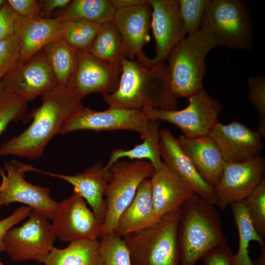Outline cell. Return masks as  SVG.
Returning a JSON list of instances; mask_svg holds the SVG:
<instances>
[{"mask_svg": "<svg viewBox=\"0 0 265 265\" xmlns=\"http://www.w3.org/2000/svg\"><path fill=\"white\" fill-rule=\"evenodd\" d=\"M142 52L136 59L124 57L117 89L103 95L109 107L143 110L148 107L175 110L177 99L172 95L168 82L166 66L150 65Z\"/></svg>", "mask_w": 265, "mask_h": 265, "instance_id": "cell-1", "label": "cell"}, {"mask_svg": "<svg viewBox=\"0 0 265 265\" xmlns=\"http://www.w3.org/2000/svg\"><path fill=\"white\" fill-rule=\"evenodd\" d=\"M42 97V104L34 111L31 124L1 145L0 157L12 155L39 158L48 142L60 133L65 121L83 106L81 99L66 86L57 85Z\"/></svg>", "mask_w": 265, "mask_h": 265, "instance_id": "cell-2", "label": "cell"}, {"mask_svg": "<svg viewBox=\"0 0 265 265\" xmlns=\"http://www.w3.org/2000/svg\"><path fill=\"white\" fill-rule=\"evenodd\" d=\"M214 205L194 193L180 207L177 234L179 265H195L211 251L227 244L221 216Z\"/></svg>", "mask_w": 265, "mask_h": 265, "instance_id": "cell-3", "label": "cell"}, {"mask_svg": "<svg viewBox=\"0 0 265 265\" xmlns=\"http://www.w3.org/2000/svg\"><path fill=\"white\" fill-rule=\"evenodd\" d=\"M217 46L215 37L199 29L174 48L167 59L166 71L175 98H188L204 89L205 59L209 52Z\"/></svg>", "mask_w": 265, "mask_h": 265, "instance_id": "cell-4", "label": "cell"}, {"mask_svg": "<svg viewBox=\"0 0 265 265\" xmlns=\"http://www.w3.org/2000/svg\"><path fill=\"white\" fill-rule=\"evenodd\" d=\"M180 207L163 216L152 226L123 239L132 265H179L177 234Z\"/></svg>", "mask_w": 265, "mask_h": 265, "instance_id": "cell-5", "label": "cell"}, {"mask_svg": "<svg viewBox=\"0 0 265 265\" xmlns=\"http://www.w3.org/2000/svg\"><path fill=\"white\" fill-rule=\"evenodd\" d=\"M199 29L218 40L219 46L249 50L253 28L249 10L240 0H209Z\"/></svg>", "mask_w": 265, "mask_h": 265, "instance_id": "cell-6", "label": "cell"}, {"mask_svg": "<svg viewBox=\"0 0 265 265\" xmlns=\"http://www.w3.org/2000/svg\"><path fill=\"white\" fill-rule=\"evenodd\" d=\"M109 171L110 178L105 193L106 212L100 238L115 231L119 216L133 199L139 185L151 178L155 169L146 159H119Z\"/></svg>", "mask_w": 265, "mask_h": 265, "instance_id": "cell-7", "label": "cell"}, {"mask_svg": "<svg viewBox=\"0 0 265 265\" xmlns=\"http://www.w3.org/2000/svg\"><path fill=\"white\" fill-rule=\"evenodd\" d=\"M44 214L32 210L21 226L13 227L3 239V251L16 262L32 260L44 264L56 238Z\"/></svg>", "mask_w": 265, "mask_h": 265, "instance_id": "cell-8", "label": "cell"}, {"mask_svg": "<svg viewBox=\"0 0 265 265\" xmlns=\"http://www.w3.org/2000/svg\"><path fill=\"white\" fill-rule=\"evenodd\" d=\"M187 99L188 105L180 110L148 107L142 111L149 120L166 121L176 126L186 137L209 135L218 122L221 105L204 88Z\"/></svg>", "mask_w": 265, "mask_h": 265, "instance_id": "cell-9", "label": "cell"}, {"mask_svg": "<svg viewBox=\"0 0 265 265\" xmlns=\"http://www.w3.org/2000/svg\"><path fill=\"white\" fill-rule=\"evenodd\" d=\"M30 166L13 160L5 161L4 170L0 167V208L14 202L21 203L52 221L57 202L51 197L49 187L35 186L25 179V172L30 171Z\"/></svg>", "mask_w": 265, "mask_h": 265, "instance_id": "cell-10", "label": "cell"}, {"mask_svg": "<svg viewBox=\"0 0 265 265\" xmlns=\"http://www.w3.org/2000/svg\"><path fill=\"white\" fill-rule=\"evenodd\" d=\"M149 122L142 110L109 107L106 110L95 111L82 106L65 121L60 133L84 130H127L139 133L142 138L146 132Z\"/></svg>", "mask_w": 265, "mask_h": 265, "instance_id": "cell-11", "label": "cell"}, {"mask_svg": "<svg viewBox=\"0 0 265 265\" xmlns=\"http://www.w3.org/2000/svg\"><path fill=\"white\" fill-rule=\"evenodd\" d=\"M87 204L74 190L70 197L57 202L51 224L56 237L60 240L70 243L100 238L102 223Z\"/></svg>", "mask_w": 265, "mask_h": 265, "instance_id": "cell-12", "label": "cell"}, {"mask_svg": "<svg viewBox=\"0 0 265 265\" xmlns=\"http://www.w3.org/2000/svg\"><path fill=\"white\" fill-rule=\"evenodd\" d=\"M264 158L257 156L240 162H225L218 183L213 187L215 204L224 209L244 200L264 179Z\"/></svg>", "mask_w": 265, "mask_h": 265, "instance_id": "cell-13", "label": "cell"}, {"mask_svg": "<svg viewBox=\"0 0 265 265\" xmlns=\"http://www.w3.org/2000/svg\"><path fill=\"white\" fill-rule=\"evenodd\" d=\"M58 85L42 51L27 60L17 62L1 80L0 86L26 101H31Z\"/></svg>", "mask_w": 265, "mask_h": 265, "instance_id": "cell-14", "label": "cell"}, {"mask_svg": "<svg viewBox=\"0 0 265 265\" xmlns=\"http://www.w3.org/2000/svg\"><path fill=\"white\" fill-rule=\"evenodd\" d=\"M78 53L77 66L67 85L71 91L81 99L93 93L113 92L118 85L121 64L104 62L88 51Z\"/></svg>", "mask_w": 265, "mask_h": 265, "instance_id": "cell-15", "label": "cell"}, {"mask_svg": "<svg viewBox=\"0 0 265 265\" xmlns=\"http://www.w3.org/2000/svg\"><path fill=\"white\" fill-rule=\"evenodd\" d=\"M152 9L151 27L156 42V55L146 56L150 65L164 64L174 48L185 37L179 0H149Z\"/></svg>", "mask_w": 265, "mask_h": 265, "instance_id": "cell-16", "label": "cell"}, {"mask_svg": "<svg viewBox=\"0 0 265 265\" xmlns=\"http://www.w3.org/2000/svg\"><path fill=\"white\" fill-rule=\"evenodd\" d=\"M215 142L225 162H240L259 155L264 148L261 136L243 124L227 125L217 122L209 134Z\"/></svg>", "mask_w": 265, "mask_h": 265, "instance_id": "cell-17", "label": "cell"}, {"mask_svg": "<svg viewBox=\"0 0 265 265\" xmlns=\"http://www.w3.org/2000/svg\"><path fill=\"white\" fill-rule=\"evenodd\" d=\"M152 9L147 3L116 10L114 22L122 40L125 57L134 59L150 40Z\"/></svg>", "mask_w": 265, "mask_h": 265, "instance_id": "cell-18", "label": "cell"}, {"mask_svg": "<svg viewBox=\"0 0 265 265\" xmlns=\"http://www.w3.org/2000/svg\"><path fill=\"white\" fill-rule=\"evenodd\" d=\"M159 150L163 162L169 168L187 183L194 193L215 205L213 188L202 178L177 139L167 128L159 132Z\"/></svg>", "mask_w": 265, "mask_h": 265, "instance_id": "cell-19", "label": "cell"}, {"mask_svg": "<svg viewBox=\"0 0 265 265\" xmlns=\"http://www.w3.org/2000/svg\"><path fill=\"white\" fill-rule=\"evenodd\" d=\"M150 181L157 221L181 207L194 193L190 186L164 163L160 170L155 171Z\"/></svg>", "mask_w": 265, "mask_h": 265, "instance_id": "cell-20", "label": "cell"}, {"mask_svg": "<svg viewBox=\"0 0 265 265\" xmlns=\"http://www.w3.org/2000/svg\"><path fill=\"white\" fill-rule=\"evenodd\" d=\"M177 140L202 178L213 188L219 181L225 163L214 140L209 135L188 138L183 135Z\"/></svg>", "mask_w": 265, "mask_h": 265, "instance_id": "cell-21", "label": "cell"}, {"mask_svg": "<svg viewBox=\"0 0 265 265\" xmlns=\"http://www.w3.org/2000/svg\"><path fill=\"white\" fill-rule=\"evenodd\" d=\"M34 171L61 178L71 184L74 190L90 205L95 215L103 224L106 212L105 193L110 175L109 171H104L101 163H96L74 175L52 173L35 168Z\"/></svg>", "mask_w": 265, "mask_h": 265, "instance_id": "cell-22", "label": "cell"}, {"mask_svg": "<svg viewBox=\"0 0 265 265\" xmlns=\"http://www.w3.org/2000/svg\"><path fill=\"white\" fill-rule=\"evenodd\" d=\"M63 18H43L40 16L24 18L18 15L15 32L20 40L18 62L28 60L41 51L52 40L59 36Z\"/></svg>", "mask_w": 265, "mask_h": 265, "instance_id": "cell-23", "label": "cell"}, {"mask_svg": "<svg viewBox=\"0 0 265 265\" xmlns=\"http://www.w3.org/2000/svg\"><path fill=\"white\" fill-rule=\"evenodd\" d=\"M157 222L154 213L151 181L147 179L139 185L133 199L121 214L115 231L123 238L146 229Z\"/></svg>", "mask_w": 265, "mask_h": 265, "instance_id": "cell-24", "label": "cell"}, {"mask_svg": "<svg viewBox=\"0 0 265 265\" xmlns=\"http://www.w3.org/2000/svg\"><path fill=\"white\" fill-rule=\"evenodd\" d=\"M159 121L149 120L146 132L142 137L143 142L131 149L114 150L106 164L103 166L104 171L108 172L114 163L123 158L131 160L146 159L152 164L155 171L160 170L164 163L159 150Z\"/></svg>", "mask_w": 265, "mask_h": 265, "instance_id": "cell-25", "label": "cell"}, {"mask_svg": "<svg viewBox=\"0 0 265 265\" xmlns=\"http://www.w3.org/2000/svg\"><path fill=\"white\" fill-rule=\"evenodd\" d=\"M45 265H104L98 239L70 242L65 248L54 247Z\"/></svg>", "mask_w": 265, "mask_h": 265, "instance_id": "cell-26", "label": "cell"}, {"mask_svg": "<svg viewBox=\"0 0 265 265\" xmlns=\"http://www.w3.org/2000/svg\"><path fill=\"white\" fill-rule=\"evenodd\" d=\"M41 51L58 85L67 86L77 66L78 52L59 36L51 41Z\"/></svg>", "mask_w": 265, "mask_h": 265, "instance_id": "cell-27", "label": "cell"}, {"mask_svg": "<svg viewBox=\"0 0 265 265\" xmlns=\"http://www.w3.org/2000/svg\"><path fill=\"white\" fill-rule=\"evenodd\" d=\"M230 206L239 237L238 249L236 254L232 255L231 265H254L249 256L250 242L255 241L263 249V238L254 228L243 200L233 203Z\"/></svg>", "mask_w": 265, "mask_h": 265, "instance_id": "cell-28", "label": "cell"}, {"mask_svg": "<svg viewBox=\"0 0 265 265\" xmlns=\"http://www.w3.org/2000/svg\"><path fill=\"white\" fill-rule=\"evenodd\" d=\"M115 12L110 0H74L59 15L64 19L102 24L114 21Z\"/></svg>", "mask_w": 265, "mask_h": 265, "instance_id": "cell-29", "label": "cell"}, {"mask_svg": "<svg viewBox=\"0 0 265 265\" xmlns=\"http://www.w3.org/2000/svg\"><path fill=\"white\" fill-rule=\"evenodd\" d=\"M88 52L104 62L121 64L125 57L122 40L114 21L101 25Z\"/></svg>", "mask_w": 265, "mask_h": 265, "instance_id": "cell-30", "label": "cell"}, {"mask_svg": "<svg viewBox=\"0 0 265 265\" xmlns=\"http://www.w3.org/2000/svg\"><path fill=\"white\" fill-rule=\"evenodd\" d=\"M100 24L63 18L59 37L78 52L89 51Z\"/></svg>", "mask_w": 265, "mask_h": 265, "instance_id": "cell-31", "label": "cell"}, {"mask_svg": "<svg viewBox=\"0 0 265 265\" xmlns=\"http://www.w3.org/2000/svg\"><path fill=\"white\" fill-rule=\"evenodd\" d=\"M100 238L104 265H132L129 250L123 238L115 231Z\"/></svg>", "mask_w": 265, "mask_h": 265, "instance_id": "cell-32", "label": "cell"}, {"mask_svg": "<svg viewBox=\"0 0 265 265\" xmlns=\"http://www.w3.org/2000/svg\"><path fill=\"white\" fill-rule=\"evenodd\" d=\"M27 102L0 85V135L11 122L19 120L24 115Z\"/></svg>", "mask_w": 265, "mask_h": 265, "instance_id": "cell-33", "label": "cell"}, {"mask_svg": "<svg viewBox=\"0 0 265 265\" xmlns=\"http://www.w3.org/2000/svg\"><path fill=\"white\" fill-rule=\"evenodd\" d=\"M252 224L263 238L265 236V180L243 200Z\"/></svg>", "mask_w": 265, "mask_h": 265, "instance_id": "cell-34", "label": "cell"}, {"mask_svg": "<svg viewBox=\"0 0 265 265\" xmlns=\"http://www.w3.org/2000/svg\"><path fill=\"white\" fill-rule=\"evenodd\" d=\"M209 0H179L183 34L185 37L199 29L200 22Z\"/></svg>", "mask_w": 265, "mask_h": 265, "instance_id": "cell-35", "label": "cell"}, {"mask_svg": "<svg viewBox=\"0 0 265 265\" xmlns=\"http://www.w3.org/2000/svg\"><path fill=\"white\" fill-rule=\"evenodd\" d=\"M20 40L15 32L0 40V79L7 74L19 60Z\"/></svg>", "mask_w": 265, "mask_h": 265, "instance_id": "cell-36", "label": "cell"}, {"mask_svg": "<svg viewBox=\"0 0 265 265\" xmlns=\"http://www.w3.org/2000/svg\"><path fill=\"white\" fill-rule=\"evenodd\" d=\"M248 96L261 118L265 117V77H251L248 80Z\"/></svg>", "mask_w": 265, "mask_h": 265, "instance_id": "cell-37", "label": "cell"}, {"mask_svg": "<svg viewBox=\"0 0 265 265\" xmlns=\"http://www.w3.org/2000/svg\"><path fill=\"white\" fill-rule=\"evenodd\" d=\"M32 209L23 205L17 208L8 217L0 220V251H3V239L7 232L21 221L28 217Z\"/></svg>", "mask_w": 265, "mask_h": 265, "instance_id": "cell-38", "label": "cell"}, {"mask_svg": "<svg viewBox=\"0 0 265 265\" xmlns=\"http://www.w3.org/2000/svg\"><path fill=\"white\" fill-rule=\"evenodd\" d=\"M17 17L6 0L0 8V40L15 32Z\"/></svg>", "mask_w": 265, "mask_h": 265, "instance_id": "cell-39", "label": "cell"}, {"mask_svg": "<svg viewBox=\"0 0 265 265\" xmlns=\"http://www.w3.org/2000/svg\"><path fill=\"white\" fill-rule=\"evenodd\" d=\"M6 1L12 10L22 17L40 16L41 5L36 0H8Z\"/></svg>", "mask_w": 265, "mask_h": 265, "instance_id": "cell-40", "label": "cell"}, {"mask_svg": "<svg viewBox=\"0 0 265 265\" xmlns=\"http://www.w3.org/2000/svg\"><path fill=\"white\" fill-rule=\"evenodd\" d=\"M232 255L230 248L226 244L211 251L202 260L204 265H231Z\"/></svg>", "mask_w": 265, "mask_h": 265, "instance_id": "cell-41", "label": "cell"}, {"mask_svg": "<svg viewBox=\"0 0 265 265\" xmlns=\"http://www.w3.org/2000/svg\"><path fill=\"white\" fill-rule=\"evenodd\" d=\"M43 12L49 15L56 8H65L70 3V0H46L42 1Z\"/></svg>", "mask_w": 265, "mask_h": 265, "instance_id": "cell-42", "label": "cell"}, {"mask_svg": "<svg viewBox=\"0 0 265 265\" xmlns=\"http://www.w3.org/2000/svg\"><path fill=\"white\" fill-rule=\"evenodd\" d=\"M110 1L116 10L145 3L148 0H110Z\"/></svg>", "mask_w": 265, "mask_h": 265, "instance_id": "cell-43", "label": "cell"}, {"mask_svg": "<svg viewBox=\"0 0 265 265\" xmlns=\"http://www.w3.org/2000/svg\"><path fill=\"white\" fill-rule=\"evenodd\" d=\"M257 132L261 135V137L265 138V117L261 118L258 124V129Z\"/></svg>", "mask_w": 265, "mask_h": 265, "instance_id": "cell-44", "label": "cell"}, {"mask_svg": "<svg viewBox=\"0 0 265 265\" xmlns=\"http://www.w3.org/2000/svg\"><path fill=\"white\" fill-rule=\"evenodd\" d=\"M265 247L264 248V251H263L260 257V258L256 260L255 262H253L254 265H265Z\"/></svg>", "mask_w": 265, "mask_h": 265, "instance_id": "cell-45", "label": "cell"}, {"mask_svg": "<svg viewBox=\"0 0 265 265\" xmlns=\"http://www.w3.org/2000/svg\"><path fill=\"white\" fill-rule=\"evenodd\" d=\"M5 1V0H0V8L3 6Z\"/></svg>", "mask_w": 265, "mask_h": 265, "instance_id": "cell-46", "label": "cell"}, {"mask_svg": "<svg viewBox=\"0 0 265 265\" xmlns=\"http://www.w3.org/2000/svg\"><path fill=\"white\" fill-rule=\"evenodd\" d=\"M0 252H1L0 251ZM0 265H4L2 263V262L0 261Z\"/></svg>", "mask_w": 265, "mask_h": 265, "instance_id": "cell-47", "label": "cell"}, {"mask_svg": "<svg viewBox=\"0 0 265 265\" xmlns=\"http://www.w3.org/2000/svg\"><path fill=\"white\" fill-rule=\"evenodd\" d=\"M1 79H0V83H1Z\"/></svg>", "mask_w": 265, "mask_h": 265, "instance_id": "cell-48", "label": "cell"}, {"mask_svg": "<svg viewBox=\"0 0 265 265\" xmlns=\"http://www.w3.org/2000/svg\"></svg>", "mask_w": 265, "mask_h": 265, "instance_id": "cell-49", "label": "cell"}]
</instances>
